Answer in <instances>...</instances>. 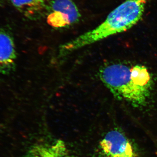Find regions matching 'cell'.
<instances>
[{"label":"cell","instance_id":"1","mask_svg":"<svg viewBox=\"0 0 157 157\" xmlns=\"http://www.w3.org/2000/svg\"><path fill=\"white\" fill-rule=\"evenodd\" d=\"M99 75L104 85L116 98L128 101L135 107L146 104L152 79L145 67L113 64L102 68Z\"/></svg>","mask_w":157,"mask_h":157},{"label":"cell","instance_id":"6","mask_svg":"<svg viewBox=\"0 0 157 157\" xmlns=\"http://www.w3.org/2000/svg\"><path fill=\"white\" fill-rule=\"evenodd\" d=\"M16 52L10 34L0 30V73H9L14 68Z\"/></svg>","mask_w":157,"mask_h":157},{"label":"cell","instance_id":"3","mask_svg":"<svg viewBox=\"0 0 157 157\" xmlns=\"http://www.w3.org/2000/svg\"><path fill=\"white\" fill-rule=\"evenodd\" d=\"M98 157H138L128 138L118 129L109 131L100 141Z\"/></svg>","mask_w":157,"mask_h":157},{"label":"cell","instance_id":"5","mask_svg":"<svg viewBox=\"0 0 157 157\" xmlns=\"http://www.w3.org/2000/svg\"><path fill=\"white\" fill-rule=\"evenodd\" d=\"M25 157H71L66 144L58 140L52 143L36 144L31 147Z\"/></svg>","mask_w":157,"mask_h":157},{"label":"cell","instance_id":"4","mask_svg":"<svg viewBox=\"0 0 157 157\" xmlns=\"http://www.w3.org/2000/svg\"><path fill=\"white\" fill-rule=\"evenodd\" d=\"M48 7L47 23L54 28L68 26L78 21L81 17L73 0H52Z\"/></svg>","mask_w":157,"mask_h":157},{"label":"cell","instance_id":"2","mask_svg":"<svg viewBox=\"0 0 157 157\" xmlns=\"http://www.w3.org/2000/svg\"><path fill=\"white\" fill-rule=\"evenodd\" d=\"M149 0H127L111 11L96 28L60 46L59 55L64 56L74 51L131 29L143 15Z\"/></svg>","mask_w":157,"mask_h":157},{"label":"cell","instance_id":"7","mask_svg":"<svg viewBox=\"0 0 157 157\" xmlns=\"http://www.w3.org/2000/svg\"><path fill=\"white\" fill-rule=\"evenodd\" d=\"M19 11L29 18H35L48 7L49 0H11Z\"/></svg>","mask_w":157,"mask_h":157}]
</instances>
